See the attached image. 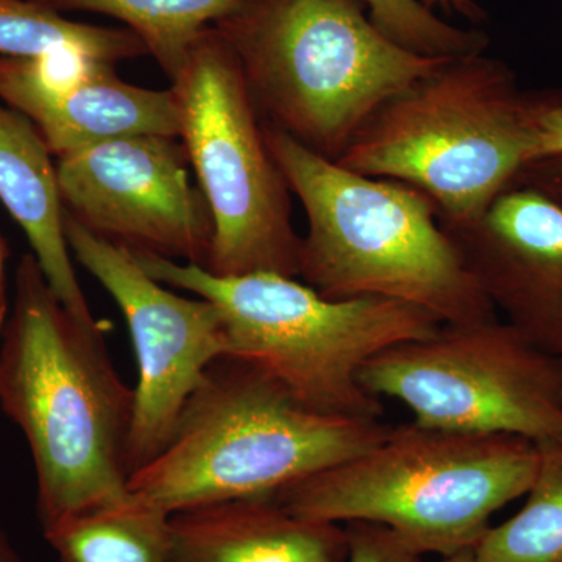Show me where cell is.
I'll return each mask as SVG.
<instances>
[{
	"instance_id": "cell-1",
	"label": "cell",
	"mask_w": 562,
	"mask_h": 562,
	"mask_svg": "<svg viewBox=\"0 0 562 562\" xmlns=\"http://www.w3.org/2000/svg\"><path fill=\"white\" fill-rule=\"evenodd\" d=\"M0 408L24 435L44 528L70 514L125 501L135 390L103 341L63 306L25 254L0 339Z\"/></svg>"
},
{
	"instance_id": "cell-2",
	"label": "cell",
	"mask_w": 562,
	"mask_h": 562,
	"mask_svg": "<svg viewBox=\"0 0 562 562\" xmlns=\"http://www.w3.org/2000/svg\"><path fill=\"white\" fill-rule=\"evenodd\" d=\"M265 135L305 210L303 283L328 299L375 295L412 303L443 325L497 316L427 194L350 171L266 124Z\"/></svg>"
},
{
	"instance_id": "cell-3",
	"label": "cell",
	"mask_w": 562,
	"mask_h": 562,
	"mask_svg": "<svg viewBox=\"0 0 562 562\" xmlns=\"http://www.w3.org/2000/svg\"><path fill=\"white\" fill-rule=\"evenodd\" d=\"M392 430L382 420L313 412L243 358L211 364L171 439L128 479L136 501L169 514L276 495L368 452Z\"/></svg>"
},
{
	"instance_id": "cell-4",
	"label": "cell",
	"mask_w": 562,
	"mask_h": 562,
	"mask_svg": "<svg viewBox=\"0 0 562 562\" xmlns=\"http://www.w3.org/2000/svg\"><path fill=\"white\" fill-rule=\"evenodd\" d=\"M361 0H247L214 25L262 122L338 161L373 114L450 58L395 43Z\"/></svg>"
},
{
	"instance_id": "cell-5",
	"label": "cell",
	"mask_w": 562,
	"mask_h": 562,
	"mask_svg": "<svg viewBox=\"0 0 562 562\" xmlns=\"http://www.w3.org/2000/svg\"><path fill=\"white\" fill-rule=\"evenodd\" d=\"M133 254L151 279L221 310L228 355L254 362L306 408L328 416L380 419L382 398L361 384L364 366L398 344L430 338L443 325L394 299H328L277 273L216 277L202 266Z\"/></svg>"
},
{
	"instance_id": "cell-6",
	"label": "cell",
	"mask_w": 562,
	"mask_h": 562,
	"mask_svg": "<svg viewBox=\"0 0 562 562\" xmlns=\"http://www.w3.org/2000/svg\"><path fill=\"white\" fill-rule=\"evenodd\" d=\"M538 447L509 435H469L412 424L358 454L277 492L303 519L379 524L420 554L475 549L491 519L525 497Z\"/></svg>"
},
{
	"instance_id": "cell-7",
	"label": "cell",
	"mask_w": 562,
	"mask_h": 562,
	"mask_svg": "<svg viewBox=\"0 0 562 562\" xmlns=\"http://www.w3.org/2000/svg\"><path fill=\"white\" fill-rule=\"evenodd\" d=\"M532 155L527 91L482 52L450 58L384 103L336 162L416 188L453 225L482 216Z\"/></svg>"
},
{
	"instance_id": "cell-8",
	"label": "cell",
	"mask_w": 562,
	"mask_h": 562,
	"mask_svg": "<svg viewBox=\"0 0 562 562\" xmlns=\"http://www.w3.org/2000/svg\"><path fill=\"white\" fill-rule=\"evenodd\" d=\"M171 90L179 138L213 221L203 269L299 279L302 236L292 222V192L269 150L241 63L216 27L195 41Z\"/></svg>"
},
{
	"instance_id": "cell-9",
	"label": "cell",
	"mask_w": 562,
	"mask_h": 562,
	"mask_svg": "<svg viewBox=\"0 0 562 562\" xmlns=\"http://www.w3.org/2000/svg\"><path fill=\"white\" fill-rule=\"evenodd\" d=\"M360 380L375 397L408 406L422 427L535 443L562 438V358L497 316L391 347Z\"/></svg>"
},
{
	"instance_id": "cell-10",
	"label": "cell",
	"mask_w": 562,
	"mask_h": 562,
	"mask_svg": "<svg viewBox=\"0 0 562 562\" xmlns=\"http://www.w3.org/2000/svg\"><path fill=\"white\" fill-rule=\"evenodd\" d=\"M70 254L117 303L138 362L127 465L131 476L171 439L191 395L214 361L228 355L221 310L181 297L151 279L128 247L88 231L65 210Z\"/></svg>"
},
{
	"instance_id": "cell-11",
	"label": "cell",
	"mask_w": 562,
	"mask_h": 562,
	"mask_svg": "<svg viewBox=\"0 0 562 562\" xmlns=\"http://www.w3.org/2000/svg\"><path fill=\"white\" fill-rule=\"evenodd\" d=\"M190 166L172 136H124L58 158V190L94 235L203 268L213 221Z\"/></svg>"
},
{
	"instance_id": "cell-12",
	"label": "cell",
	"mask_w": 562,
	"mask_h": 562,
	"mask_svg": "<svg viewBox=\"0 0 562 562\" xmlns=\"http://www.w3.org/2000/svg\"><path fill=\"white\" fill-rule=\"evenodd\" d=\"M441 227L495 313L562 358V203L513 183L482 216Z\"/></svg>"
},
{
	"instance_id": "cell-13",
	"label": "cell",
	"mask_w": 562,
	"mask_h": 562,
	"mask_svg": "<svg viewBox=\"0 0 562 562\" xmlns=\"http://www.w3.org/2000/svg\"><path fill=\"white\" fill-rule=\"evenodd\" d=\"M341 525L303 519L273 495L171 514L168 562H346Z\"/></svg>"
},
{
	"instance_id": "cell-14",
	"label": "cell",
	"mask_w": 562,
	"mask_h": 562,
	"mask_svg": "<svg viewBox=\"0 0 562 562\" xmlns=\"http://www.w3.org/2000/svg\"><path fill=\"white\" fill-rule=\"evenodd\" d=\"M50 157L35 125L0 103V202L27 236L58 301L81 324L98 325L74 269L57 166Z\"/></svg>"
},
{
	"instance_id": "cell-15",
	"label": "cell",
	"mask_w": 562,
	"mask_h": 562,
	"mask_svg": "<svg viewBox=\"0 0 562 562\" xmlns=\"http://www.w3.org/2000/svg\"><path fill=\"white\" fill-rule=\"evenodd\" d=\"M29 121L57 158L124 136H180L179 103L171 88L135 87L121 80L109 61L95 63Z\"/></svg>"
},
{
	"instance_id": "cell-16",
	"label": "cell",
	"mask_w": 562,
	"mask_h": 562,
	"mask_svg": "<svg viewBox=\"0 0 562 562\" xmlns=\"http://www.w3.org/2000/svg\"><path fill=\"white\" fill-rule=\"evenodd\" d=\"M54 562H168L171 516L136 501L83 509L44 528Z\"/></svg>"
},
{
	"instance_id": "cell-17",
	"label": "cell",
	"mask_w": 562,
	"mask_h": 562,
	"mask_svg": "<svg viewBox=\"0 0 562 562\" xmlns=\"http://www.w3.org/2000/svg\"><path fill=\"white\" fill-rule=\"evenodd\" d=\"M55 10L106 14L127 24L169 79L183 68L210 24L235 16L247 0H41Z\"/></svg>"
},
{
	"instance_id": "cell-18",
	"label": "cell",
	"mask_w": 562,
	"mask_h": 562,
	"mask_svg": "<svg viewBox=\"0 0 562 562\" xmlns=\"http://www.w3.org/2000/svg\"><path fill=\"white\" fill-rule=\"evenodd\" d=\"M535 480L516 516L475 547L482 562H562V438L536 442Z\"/></svg>"
},
{
	"instance_id": "cell-19",
	"label": "cell",
	"mask_w": 562,
	"mask_h": 562,
	"mask_svg": "<svg viewBox=\"0 0 562 562\" xmlns=\"http://www.w3.org/2000/svg\"><path fill=\"white\" fill-rule=\"evenodd\" d=\"M55 50H77L113 65L147 54L143 41L128 29L66 20L41 0H0V57Z\"/></svg>"
},
{
	"instance_id": "cell-20",
	"label": "cell",
	"mask_w": 562,
	"mask_h": 562,
	"mask_svg": "<svg viewBox=\"0 0 562 562\" xmlns=\"http://www.w3.org/2000/svg\"><path fill=\"white\" fill-rule=\"evenodd\" d=\"M373 24L405 49L425 57L457 58L482 54L487 36L439 20L419 0H361Z\"/></svg>"
},
{
	"instance_id": "cell-21",
	"label": "cell",
	"mask_w": 562,
	"mask_h": 562,
	"mask_svg": "<svg viewBox=\"0 0 562 562\" xmlns=\"http://www.w3.org/2000/svg\"><path fill=\"white\" fill-rule=\"evenodd\" d=\"M346 562H422V554L379 524H346Z\"/></svg>"
},
{
	"instance_id": "cell-22",
	"label": "cell",
	"mask_w": 562,
	"mask_h": 562,
	"mask_svg": "<svg viewBox=\"0 0 562 562\" xmlns=\"http://www.w3.org/2000/svg\"><path fill=\"white\" fill-rule=\"evenodd\" d=\"M527 95L535 133L531 161L562 155V90L530 91Z\"/></svg>"
},
{
	"instance_id": "cell-23",
	"label": "cell",
	"mask_w": 562,
	"mask_h": 562,
	"mask_svg": "<svg viewBox=\"0 0 562 562\" xmlns=\"http://www.w3.org/2000/svg\"><path fill=\"white\" fill-rule=\"evenodd\" d=\"M514 183L535 188L562 203V155L528 162Z\"/></svg>"
},
{
	"instance_id": "cell-24",
	"label": "cell",
	"mask_w": 562,
	"mask_h": 562,
	"mask_svg": "<svg viewBox=\"0 0 562 562\" xmlns=\"http://www.w3.org/2000/svg\"><path fill=\"white\" fill-rule=\"evenodd\" d=\"M7 258H9V247H7L3 236L0 235V339H2V333L5 330V324L7 321H9L11 308L9 295H7Z\"/></svg>"
},
{
	"instance_id": "cell-25",
	"label": "cell",
	"mask_w": 562,
	"mask_h": 562,
	"mask_svg": "<svg viewBox=\"0 0 562 562\" xmlns=\"http://www.w3.org/2000/svg\"><path fill=\"white\" fill-rule=\"evenodd\" d=\"M0 562H31L25 560L20 550L11 542L10 536L7 535L2 522H0Z\"/></svg>"
},
{
	"instance_id": "cell-26",
	"label": "cell",
	"mask_w": 562,
	"mask_h": 562,
	"mask_svg": "<svg viewBox=\"0 0 562 562\" xmlns=\"http://www.w3.org/2000/svg\"><path fill=\"white\" fill-rule=\"evenodd\" d=\"M442 562H482L476 557L475 549L461 550V552L443 557Z\"/></svg>"
},
{
	"instance_id": "cell-27",
	"label": "cell",
	"mask_w": 562,
	"mask_h": 562,
	"mask_svg": "<svg viewBox=\"0 0 562 562\" xmlns=\"http://www.w3.org/2000/svg\"><path fill=\"white\" fill-rule=\"evenodd\" d=\"M428 2H446V0H428Z\"/></svg>"
}]
</instances>
